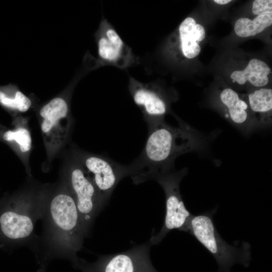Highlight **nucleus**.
I'll return each mask as SVG.
<instances>
[{
	"label": "nucleus",
	"instance_id": "1",
	"mask_svg": "<svg viewBox=\"0 0 272 272\" xmlns=\"http://www.w3.org/2000/svg\"><path fill=\"white\" fill-rule=\"evenodd\" d=\"M202 142L197 132L184 123L175 127L164 121L148 128L143 151L129 164L133 183L139 184L172 171L179 156L198 149Z\"/></svg>",
	"mask_w": 272,
	"mask_h": 272
},
{
	"label": "nucleus",
	"instance_id": "2",
	"mask_svg": "<svg viewBox=\"0 0 272 272\" xmlns=\"http://www.w3.org/2000/svg\"><path fill=\"white\" fill-rule=\"evenodd\" d=\"M215 208L201 214L192 216L188 233L192 235L214 257L218 265L217 272H231V267L240 263L248 267L251 260V246L245 241L239 246L227 243L215 227L213 218Z\"/></svg>",
	"mask_w": 272,
	"mask_h": 272
},
{
	"label": "nucleus",
	"instance_id": "3",
	"mask_svg": "<svg viewBox=\"0 0 272 272\" xmlns=\"http://www.w3.org/2000/svg\"><path fill=\"white\" fill-rule=\"evenodd\" d=\"M49 216L53 230L63 239L70 258L78 267L76 253L81 249L86 233L73 194L63 193L55 195L49 205Z\"/></svg>",
	"mask_w": 272,
	"mask_h": 272
},
{
	"label": "nucleus",
	"instance_id": "4",
	"mask_svg": "<svg viewBox=\"0 0 272 272\" xmlns=\"http://www.w3.org/2000/svg\"><path fill=\"white\" fill-rule=\"evenodd\" d=\"M186 168L157 175L154 180L163 188L166 200V214L160 232L150 239L152 245L159 244L172 230L188 232L190 221L193 216L186 209L180 193L179 185L186 174Z\"/></svg>",
	"mask_w": 272,
	"mask_h": 272
},
{
	"label": "nucleus",
	"instance_id": "5",
	"mask_svg": "<svg viewBox=\"0 0 272 272\" xmlns=\"http://www.w3.org/2000/svg\"><path fill=\"white\" fill-rule=\"evenodd\" d=\"M150 241L124 252L100 256L93 263L79 261V268L86 272H158L150 258Z\"/></svg>",
	"mask_w": 272,
	"mask_h": 272
},
{
	"label": "nucleus",
	"instance_id": "6",
	"mask_svg": "<svg viewBox=\"0 0 272 272\" xmlns=\"http://www.w3.org/2000/svg\"><path fill=\"white\" fill-rule=\"evenodd\" d=\"M70 183L86 233L105 205L98 190L84 170L75 166L70 174Z\"/></svg>",
	"mask_w": 272,
	"mask_h": 272
},
{
	"label": "nucleus",
	"instance_id": "7",
	"mask_svg": "<svg viewBox=\"0 0 272 272\" xmlns=\"http://www.w3.org/2000/svg\"><path fill=\"white\" fill-rule=\"evenodd\" d=\"M83 161L90 175L89 177L105 203L118 183L122 178L131 175L129 165L120 164L107 157L86 155Z\"/></svg>",
	"mask_w": 272,
	"mask_h": 272
},
{
	"label": "nucleus",
	"instance_id": "8",
	"mask_svg": "<svg viewBox=\"0 0 272 272\" xmlns=\"http://www.w3.org/2000/svg\"><path fill=\"white\" fill-rule=\"evenodd\" d=\"M34 220L28 212L13 200L0 203V241L5 243L21 241L31 235Z\"/></svg>",
	"mask_w": 272,
	"mask_h": 272
},
{
	"label": "nucleus",
	"instance_id": "9",
	"mask_svg": "<svg viewBox=\"0 0 272 272\" xmlns=\"http://www.w3.org/2000/svg\"><path fill=\"white\" fill-rule=\"evenodd\" d=\"M129 91L135 103L142 110L148 128L164 121L168 106L163 94L149 85L131 82Z\"/></svg>",
	"mask_w": 272,
	"mask_h": 272
},
{
	"label": "nucleus",
	"instance_id": "10",
	"mask_svg": "<svg viewBox=\"0 0 272 272\" xmlns=\"http://www.w3.org/2000/svg\"><path fill=\"white\" fill-rule=\"evenodd\" d=\"M221 103L226 107L225 118L242 131L249 132L256 126L248 112L247 103L238 93L230 88L224 89L220 94Z\"/></svg>",
	"mask_w": 272,
	"mask_h": 272
},
{
	"label": "nucleus",
	"instance_id": "11",
	"mask_svg": "<svg viewBox=\"0 0 272 272\" xmlns=\"http://www.w3.org/2000/svg\"><path fill=\"white\" fill-rule=\"evenodd\" d=\"M41 129L47 137L54 135L60 129L62 122L70 124V109L66 99L57 96L43 105L39 109Z\"/></svg>",
	"mask_w": 272,
	"mask_h": 272
},
{
	"label": "nucleus",
	"instance_id": "12",
	"mask_svg": "<svg viewBox=\"0 0 272 272\" xmlns=\"http://www.w3.org/2000/svg\"><path fill=\"white\" fill-rule=\"evenodd\" d=\"M270 69L264 61L256 58L251 59L245 69L235 71L231 75L233 82L243 85L247 81L252 86L260 87L265 86L269 81L268 75Z\"/></svg>",
	"mask_w": 272,
	"mask_h": 272
},
{
	"label": "nucleus",
	"instance_id": "13",
	"mask_svg": "<svg viewBox=\"0 0 272 272\" xmlns=\"http://www.w3.org/2000/svg\"><path fill=\"white\" fill-rule=\"evenodd\" d=\"M249 107L255 113L254 122L258 126L269 125L271 121L272 109V90L268 88H260L248 95Z\"/></svg>",
	"mask_w": 272,
	"mask_h": 272
},
{
	"label": "nucleus",
	"instance_id": "14",
	"mask_svg": "<svg viewBox=\"0 0 272 272\" xmlns=\"http://www.w3.org/2000/svg\"><path fill=\"white\" fill-rule=\"evenodd\" d=\"M0 105L12 112H25L31 107L32 101L16 85L10 84L0 86Z\"/></svg>",
	"mask_w": 272,
	"mask_h": 272
},
{
	"label": "nucleus",
	"instance_id": "15",
	"mask_svg": "<svg viewBox=\"0 0 272 272\" xmlns=\"http://www.w3.org/2000/svg\"><path fill=\"white\" fill-rule=\"evenodd\" d=\"M271 24L272 14L257 16L253 20L241 18L236 22L234 30L238 36L247 37L261 32Z\"/></svg>",
	"mask_w": 272,
	"mask_h": 272
},
{
	"label": "nucleus",
	"instance_id": "16",
	"mask_svg": "<svg viewBox=\"0 0 272 272\" xmlns=\"http://www.w3.org/2000/svg\"><path fill=\"white\" fill-rule=\"evenodd\" d=\"M195 24L196 22L193 18L188 17L181 23L179 27L182 52L188 58L196 57L201 50L200 47L192 32Z\"/></svg>",
	"mask_w": 272,
	"mask_h": 272
},
{
	"label": "nucleus",
	"instance_id": "17",
	"mask_svg": "<svg viewBox=\"0 0 272 272\" xmlns=\"http://www.w3.org/2000/svg\"><path fill=\"white\" fill-rule=\"evenodd\" d=\"M98 54L99 58L105 62L116 63L122 58V53L116 49L100 31L96 34Z\"/></svg>",
	"mask_w": 272,
	"mask_h": 272
},
{
	"label": "nucleus",
	"instance_id": "18",
	"mask_svg": "<svg viewBox=\"0 0 272 272\" xmlns=\"http://www.w3.org/2000/svg\"><path fill=\"white\" fill-rule=\"evenodd\" d=\"M3 139L8 142H16L22 152H27L31 148V135L29 130L25 128L7 130L3 133Z\"/></svg>",
	"mask_w": 272,
	"mask_h": 272
},
{
	"label": "nucleus",
	"instance_id": "19",
	"mask_svg": "<svg viewBox=\"0 0 272 272\" xmlns=\"http://www.w3.org/2000/svg\"><path fill=\"white\" fill-rule=\"evenodd\" d=\"M100 30L109 42L122 54L125 50V44L116 31L111 27H107L104 22L102 23Z\"/></svg>",
	"mask_w": 272,
	"mask_h": 272
},
{
	"label": "nucleus",
	"instance_id": "20",
	"mask_svg": "<svg viewBox=\"0 0 272 272\" xmlns=\"http://www.w3.org/2000/svg\"><path fill=\"white\" fill-rule=\"evenodd\" d=\"M252 12L257 16L272 14L271 0H255L253 2Z\"/></svg>",
	"mask_w": 272,
	"mask_h": 272
},
{
	"label": "nucleus",
	"instance_id": "21",
	"mask_svg": "<svg viewBox=\"0 0 272 272\" xmlns=\"http://www.w3.org/2000/svg\"><path fill=\"white\" fill-rule=\"evenodd\" d=\"M192 32L198 43L199 42L202 41L205 38V29L200 24H196L193 26Z\"/></svg>",
	"mask_w": 272,
	"mask_h": 272
},
{
	"label": "nucleus",
	"instance_id": "22",
	"mask_svg": "<svg viewBox=\"0 0 272 272\" xmlns=\"http://www.w3.org/2000/svg\"><path fill=\"white\" fill-rule=\"evenodd\" d=\"M231 0H214V2L220 5H225L230 3Z\"/></svg>",
	"mask_w": 272,
	"mask_h": 272
},
{
	"label": "nucleus",
	"instance_id": "23",
	"mask_svg": "<svg viewBox=\"0 0 272 272\" xmlns=\"http://www.w3.org/2000/svg\"><path fill=\"white\" fill-rule=\"evenodd\" d=\"M83 272H86V271H84V270H83Z\"/></svg>",
	"mask_w": 272,
	"mask_h": 272
}]
</instances>
